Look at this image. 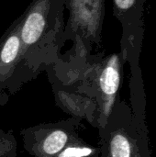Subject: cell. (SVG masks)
<instances>
[{
    "instance_id": "cell-1",
    "label": "cell",
    "mask_w": 156,
    "mask_h": 157,
    "mask_svg": "<svg viewBox=\"0 0 156 157\" xmlns=\"http://www.w3.org/2000/svg\"><path fill=\"white\" fill-rule=\"evenodd\" d=\"M65 0H34L20 20L22 69L25 82L35 77L54 43Z\"/></svg>"
},
{
    "instance_id": "cell-2",
    "label": "cell",
    "mask_w": 156,
    "mask_h": 157,
    "mask_svg": "<svg viewBox=\"0 0 156 157\" xmlns=\"http://www.w3.org/2000/svg\"><path fill=\"white\" fill-rule=\"evenodd\" d=\"M82 121L75 118L41 123L20 131L24 150L32 157H53L78 134Z\"/></svg>"
},
{
    "instance_id": "cell-3",
    "label": "cell",
    "mask_w": 156,
    "mask_h": 157,
    "mask_svg": "<svg viewBox=\"0 0 156 157\" xmlns=\"http://www.w3.org/2000/svg\"><path fill=\"white\" fill-rule=\"evenodd\" d=\"M25 79L22 70L20 20L17 18L0 40V106L17 93Z\"/></svg>"
},
{
    "instance_id": "cell-4",
    "label": "cell",
    "mask_w": 156,
    "mask_h": 157,
    "mask_svg": "<svg viewBox=\"0 0 156 157\" xmlns=\"http://www.w3.org/2000/svg\"><path fill=\"white\" fill-rule=\"evenodd\" d=\"M120 85V63L117 54L111 55L101 67L95 81L99 105L98 128H102L109 117Z\"/></svg>"
},
{
    "instance_id": "cell-5",
    "label": "cell",
    "mask_w": 156,
    "mask_h": 157,
    "mask_svg": "<svg viewBox=\"0 0 156 157\" xmlns=\"http://www.w3.org/2000/svg\"><path fill=\"white\" fill-rule=\"evenodd\" d=\"M101 157H140L138 149L127 132L119 126L111 112L106 124L99 128Z\"/></svg>"
},
{
    "instance_id": "cell-6",
    "label": "cell",
    "mask_w": 156,
    "mask_h": 157,
    "mask_svg": "<svg viewBox=\"0 0 156 157\" xmlns=\"http://www.w3.org/2000/svg\"><path fill=\"white\" fill-rule=\"evenodd\" d=\"M56 105L72 118L88 121L93 127L98 128L99 105L98 102L86 95L54 88Z\"/></svg>"
},
{
    "instance_id": "cell-7",
    "label": "cell",
    "mask_w": 156,
    "mask_h": 157,
    "mask_svg": "<svg viewBox=\"0 0 156 157\" xmlns=\"http://www.w3.org/2000/svg\"><path fill=\"white\" fill-rule=\"evenodd\" d=\"M53 157H101V150L100 147L92 145L77 134Z\"/></svg>"
},
{
    "instance_id": "cell-8",
    "label": "cell",
    "mask_w": 156,
    "mask_h": 157,
    "mask_svg": "<svg viewBox=\"0 0 156 157\" xmlns=\"http://www.w3.org/2000/svg\"><path fill=\"white\" fill-rule=\"evenodd\" d=\"M114 15L126 26L133 17H137V12L143 9L144 0H113Z\"/></svg>"
},
{
    "instance_id": "cell-9",
    "label": "cell",
    "mask_w": 156,
    "mask_h": 157,
    "mask_svg": "<svg viewBox=\"0 0 156 157\" xmlns=\"http://www.w3.org/2000/svg\"><path fill=\"white\" fill-rule=\"evenodd\" d=\"M17 141L12 131L0 129V157H17Z\"/></svg>"
},
{
    "instance_id": "cell-10",
    "label": "cell",
    "mask_w": 156,
    "mask_h": 157,
    "mask_svg": "<svg viewBox=\"0 0 156 157\" xmlns=\"http://www.w3.org/2000/svg\"><path fill=\"white\" fill-rule=\"evenodd\" d=\"M93 1H96V0H93Z\"/></svg>"
}]
</instances>
